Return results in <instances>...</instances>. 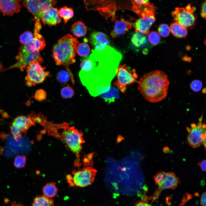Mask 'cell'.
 <instances>
[{"label":"cell","mask_w":206,"mask_h":206,"mask_svg":"<svg viewBox=\"0 0 206 206\" xmlns=\"http://www.w3.org/2000/svg\"><path fill=\"white\" fill-rule=\"evenodd\" d=\"M9 135V133L6 134L3 132H0V138L1 139L2 141L5 140Z\"/></svg>","instance_id":"cell-39"},{"label":"cell","mask_w":206,"mask_h":206,"mask_svg":"<svg viewBox=\"0 0 206 206\" xmlns=\"http://www.w3.org/2000/svg\"><path fill=\"white\" fill-rule=\"evenodd\" d=\"M41 27V25L34 24L33 34L34 38L33 40L29 43L36 50L39 52L43 50L46 45L44 37L39 33Z\"/></svg>","instance_id":"cell-18"},{"label":"cell","mask_w":206,"mask_h":206,"mask_svg":"<svg viewBox=\"0 0 206 206\" xmlns=\"http://www.w3.org/2000/svg\"><path fill=\"white\" fill-rule=\"evenodd\" d=\"M206 193L204 192L202 194L201 199V203L203 206H206Z\"/></svg>","instance_id":"cell-38"},{"label":"cell","mask_w":206,"mask_h":206,"mask_svg":"<svg viewBox=\"0 0 206 206\" xmlns=\"http://www.w3.org/2000/svg\"><path fill=\"white\" fill-rule=\"evenodd\" d=\"M202 92L203 93L205 94L206 92V88H205L202 91Z\"/></svg>","instance_id":"cell-44"},{"label":"cell","mask_w":206,"mask_h":206,"mask_svg":"<svg viewBox=\"0 0 206 206\" xmlns=\"http://www.w3.org/2000/svg\"><path fill=\"white\" fill-rule=\"evenodd\" d=\"M147 206H152L151 205L147 203Z\"/></svg>","instance_id":"cell-45"},{"label":"cell","mask_w":206,"mask_h":206,"mask_svg":"<svg viewBox=\"0 0 206 206\" xmlns=\"http://www.w3.org/2000/svg\"><path fill=\"white\" fill-rule=\"evenodd\" d=\"M5 118H8L10 117L8 114L6 112H4L2 115Z\"/></svg>","instance_id":"cell-42"},{"label":"cell","mask_w":206,"mask_h":206,"mask_svg":"<svg viewBox=\"0 0 206 206\" xmlns=\"http://www.w3.org/2000/svg\"><path fill=\"white\" fill-rule=\"evenodd\" d=\"M54 200L44 195H38L33 199L32 206H54Z\"/></svg>","instance_id":"cell-23"},{"label":"cell","mask_w":206,"mask_h":206,"mask_svg":"<svg viewBox=\"0 0 206 206\" xmlns=\"http://www.w3.org/2000/svg\"><path fill=\"white\" fill-rule=\"evenodd\" d=\"M10 128L15 140L17 141L18 139L22 137L23 134L19 129L16 127L11 126H10Z\"/></svg>","instance_id":"cell-33"},{"label":"cell","mask_w":206,"mask_h":206,"mask_svg":"<svg viewBox=\"0 0 206 206\" xmlns=\"http://www.w3.org/2000/svg\"><path fill=\"white\" fill-rule=\"evenodd\" d=\"M79 43L77 39L70 34L61 38L53 46L52 56L57 65L64 66L69 74L72 84L75 83L73 74L69 68L75 62L77 46Z\"/></svg>","instance_id":"cell-2"},{"label":"cell","mask_w":206,"mask_h":206,"mask_svg":"<svg viewBox=\"0 0 206 206\" xmlns=\"http://www.w3.org/2000/svg\"><path fill=\"white\" fill-rule=\"evenodd\" d=\"M43 24L49 26L55 25L60 23L61 19L58 14L57 8L53 7L47 9L43 13L40 19Z\"/></svg>","instance_id":"cell-15"},{"label":"cell","mask_w":206,"mask_h":206,"mask_svg":"<svg viewBox=\"0 0 206 206\" xmlns=\"http://www.w3.org/2000/svg\"><path fill=\"white\" fill-rule=\"evenodd\" d=\"M206 1H205L202 4L201 15L203 18L206 19Z\"/></svg>","instance_id":"cell-36"},{"label":"cell","mask_w":206,"mask_h":206,"mask_svg":"<svg viewBox=\"0 0 206 206\" xmlns=\"http://www.w3.org/2000/svg\"><path fill=\"white\" fill-rule=\"evenodd\" d=\"M4 148L2 146H0V155H2Z\"/></svg>","instance_id":"cell-41"},{"label":"cell","mask_w":206,"mask_h":206,"mask_svg":"<svg viewBox=\"0 0 206 206\" xmlns=\"http://www.w3.org/2000/svg\"><path fill=\"white\" fill-rule=\"evenodd\" d=\"M57 3L54 0H23V5L34 16L35 20L40 21L41 17L48 8L53 7Z\"/></svg>","instance_id":"cell-10"},{"label":"cell","mask_w":206,"mask_h":206,"mask_svg":"<svg viewBox=\"0 0 206 206\" xmlns=\"http://www.w3.org/2000/svg\"><path fill=\"white\" fill-rule=\"evenodd\" d=\"M96 173V170L91 167H84L74 170L71 175H67L66 179L70 186L83 187L91 185Z\"/></svg>","instance_id":"cell-3"},{"label":"cell","mask_w":206,"mask_h":206,"mask_svg":"<svg viewBox=\"0 0 206 206\" xmlns=\"http://www.w3.org/2000/svg\"><path fill=\"white\" fill-rule=\"evenodd\" d=\"M169 28L171 33L176 37L184 38L187 35V28L177 22L171 23Z\"/></svg>","instance_id":"cell-21"},{"label":"cell","mask_w":206,"mask_h":206,"mask_svg":"<svg viewBox=\"0 0 206 206\" xmlns=\"http://www.w3.org/2000/svg\"><path fill=\"white\" fill-rule=\"evenodd\" d=\"M147 203L143 201H140L137 203L135 206H147Z\"/></svg>","instance_id":"cell-40"},{"label":"cell","mask_w":206,"mask_h":206,"mask_svg":"<svg viewBox=\"0 0 206 206\" xmlns=\"http://www.w3.org/2000/svg\"><path fill=\"white\" fill-rule=\"evenodd\" d=\"M81 70L88 72L91 71L94 67L93 63L89 57L84 59L80 64Z\"/></svg>","instance_id":"cell-26"},{"label":"cell","mask_w":206,"mask_h":206,"mask_svg":"<svg viewBox=\"0 0 206 206\" xmlns=\"http://www.w3.org/2000/svg\"><path fill=\"white\" fill-rule=\"evenodd\" d=\"M159 187L161 190L174 189L179 183V180L176 175L172 172L161 171L154 177Z\"/></svg>","instance_id":"cell-12"},{"label":"cell","mask_w":206,"mask_h":206,"mask_svg":"<svg viewBox=\"0 0 206 206\" xmlns=\"http://www.w3.org/2000/svg\"><path fill=\"white\" fill-rule=\"evenodd\" d=\"M148 39L151 44L155 45L160 42L161 38L159 34L157 32L153 31L149 33Z\"/></svg>","instance_id":"cell-31"},{"label":"cell","mask_w":206,"mask_h":206,"mask_svg":"<svg viewBox=\"0 0 206 206\" xmlns=\"http://www.w3.org/2000/svg\"><path fill=\"white\" fill-rule=\"evenodd\" d=\"M131 40L133 45L137 48L144 47L148 43L146 34L138 31L133 34Z\"/></svg>","instance_id":"cell-19"},{"label":"cell","mask_w":206,"mask_h":206,"mask_svg":"<svg viewBox=\"0 0 206 206\" xmlns=\"http://www.w3.org/2000/svg\"><path fill=\"white\" fill-rule=\"evenodd\" d=\"M137 83L140 93L149 102H159L167 96L170 82L167 75L162 71L156 70L146 73Z\"/></svg>","instance_id":"cell-1"},{"label":"cell","mask_w":206,"mask_h":206,"mask_svg":"<svg viewBox=\"0 0 206 206\" xmlns=\"http://www.w3.org/2000/svg\"><path fill=\"white\" fill-rule=\"evenodd\" d=\"M0 124H1V123H0Z\"/></svg>","instance_id":"cell-46"},{"label":"cell","mask_w":206,"mask_h":206,"mask_svg":"<svg viewBox=\"0 0 206 206\" xmlns=\"http://www.w3.org/2000/svg\"><path fill=\"white\" fill-rule=\"evenodd\" d=\"M60 136L69 148L76 157H79L84 142L82 132L74 127H66L63 128Z\"/></svg>","instance_id":"cell-4"},{"label":"cell","mask_w":206,"mask_h":206,"mask_svg":"<svg viewBox=\"0 0 206 206\" xmlns=\"http://www.w3.org/2000/svg\"><path fill=\"white\" fill-rule=\"evenodd\" d=\"M202 116L199 118L197 124L192 123L191 127H187L188 132L187 141L191 147L196 148L203 144L206 140V125L202 122Z\"/></svg>","instance_id":"cell-6"},{"label":"cell","mask_w":206,"mask_h":206,"mask_svg":"<svg viewBox=\"0 0 206 206\" xmlns=\"http://www.w3.org/2000/svg\"><path fill=\"white\" fill-rule=\"evenodd\" d=\"M89 41L94 49L100 50L109 45L110 41L106 34L101 32H94L90 35Z\"/></svg>","instance_id":"cell-14"},{"label":"cell","mask_w":206,"mask_h":206,"mask_svg":"<svg viewBox=\"0 0 206 206\" xmlns=\"http://www.w3.org/2000/svg\"><path fill=\"white\" fill-rule=\"evenodd\" d=\"M90 52V48L88 44L86 42L79 43L76 50V52L81 57H87Z\"/></svg>","instance_id":"cell-25"},{"label":"cell","mask_w":206,"mask_h":206,"mask_svg":"<svg viewBox=\"0 0 206 206\" xmlns=\"http://www.w3.org/2000/svg\"><path fill=\"white\" fill-rule=\"evenodd\" d=\"M45 67L41 66L37 61L30 63L26 68L25 77L26 85L31 87L43 82L49 76L50 73L46 71Z\"/></svg>","instance_id":"cell-7"},{"label":"cell","mask_w":206,"mask_h":206,"mask_svg":"<svg viewBox=\"0 0 206 206\" xmlns=\"http://www.w3.org/2000/svg\"><path fill=\"white\" fill-rule=\"evenodd\" d=\"M133 23L123 18L116 20L115 22L114 29L110 33L111 36L115 38L125 34L126 31L131 29Z\"/></svg>","instance_id":"cell-16"},{"label":"cell","mask_w":206,"mask_h":206,"mask_svg":"<svg viewBox=\"0 0 206 206\" xmlns=\"http://www.w3.org/2000/svg\"><path fill=\"white\" fill-rule=\"evenodd\" d=\"M27 158L26 156L18 155L14 159V166L18 169H21L25 167Z\"/></svg>","instance_id":"cell-28"},{"label":"cell","mask_w":206,"mask_h":206,"mask_svg":"<svg viewBox=\"0 0 206 206\" xmlns=\"http://www.w3.org/2000/svg\"><path fill=\"white\" fill-rule=\"evenodd\" d=\"M158 31L159 34L164 37L168 36L170 33V30L169 27L167 24H162L158 27Z\"/></svg>","instance_id":"cell-32"},{"label":"cell","mask_w":206,"mask_h":206,"mask_svg":"<svg viewBox=\"0 0 206 206\" xmlns=\"http://www.w3.org/2000/svg\"><path fill=\"white\" fill-rule=\"evenodd\" d=\"M122 137H121V136H119V137H118V138H117V141L118 142H120L121 141L122 139Z\"/></svg>","instance_id":"cell-43"},{"label":"cell","mask_w":206,"mask_h":206,"mask_svg":"<svg viewBox=\"0 0 206 206\" xmlns=\"http://www.w3.org/2000/svg\"><path fill=\"white\" fill-rule=\"evenodd\" d=\"M58 14L60 17L63 19L65 23L72 17L74 15L73 9L66 6L62 7L58 10Z\"/></svg>","instance_id":"cell-24"},{"label":"cell","mask_w":206,"mask_h":206,"mask_svg":"<svg viewBox=\"0 0 206 206\" xmlns=\"http://www.w3.org/2000/svg\"><path fill=\"white\" fill-rule=\"evenodd\" d=\"M58 189L54 182L47 183L43 188V195L49 198L54 197L57 194Z\"/></svg>","instance_id":"cell-22"},{"label":"cell","mask_w":206,"mask_h":206,"mask_svg":"<svg viewBox=\"0 0 206 206\" xmlns=\"http://www.w3.org/2000/svg\"><path fill=\"white\" fill-rule=\"evenodd\" d=\"M34 38L33 34L31 32L26 31L22 34L19 37V41L21 44H25L31 42Z\"/></svg>","instance_id":"cell-27"},{"label":"cell","mask_w":206,"mask_h":206,"mask_svg":"<svg viewBox=\"0 0 206 206\" xmlns=\"http://www.w3.org/2000/svg\"><path fill=\"white\" fill-rule=\"evenodd\" d=\"M57 80L60 82L65 83L67 82L70 78L67 71L64 70L60 71L57 75Z\"/></svg>","instance_id":"cell-30"},{"label":"cell","mask_w":206,"mask_h":206,"mask_svg":"<svg viewBox=\"0 0 206 206\" xmlns=\"http://www.w3.org/2000/svg\"><path fill=\"white\" fill-rule=\"evenodd\" d=\"M19 0H0V11L4 15L12 16L20 11Z\"/></svg>","instance_id":"cell-13"},{"label":"cell","mask_w":206,"mask_h":206,"mask_svg":"<svg viewBox=\"0 0 206 206\" xmlns=\"http://www.w3.org/2000/svg\"><path fill=\"white\" fill-rule=\"evenodd\" d=\"M34 124V122L29 117L23 115L16 117L11 123L12 126L19 129L25 135L29 128Z\"/></svg>","instance_id":"cell-17"},{"label":"cell","mask_w":206,"mask_h":206,"mask_svg":"<svg viewBox=\"0 0 206 206\" xmlns=\"http://www.w3.org/2000/svg\"><path fill=\"white\" fill-rule=\"evenodd\" d=\"M202 87V82L199 80H196L192 81L190 84L191 88L195 92L200 91Z\"/></svg>","instance_id":"cell-34"},{"label":"cell","mask_w":206,"mask_h":206,"mask_svg":"<svg viewBox=\"0 0 206 206\" xmlns=\"http://www.w3.org/2000/svg\"><path fill=\"white\" fill-rule=\"evenodd\" d=\"M194 7L189 4L185 8L176 7L172 13L174 22L185 28H192L195 25L197 16L194 13Z\"/></svg>","instance_id":"cell-8"},{"label":"cell","mask_w":206,"mask_h":206,"mask_svg":"<svg viewBox=\"0 0 206 206\" xmlns=\"http://www.w3.org/2000/svg\"><path fill=\"white\" fill-rule=\"evenodd\" d=\"M87 27L81 21L75 22L72 26L71 31L75 36L81 37L85 36L87 32Z\"/></svg>","instance_id":"cell-20"},{"label":"cell","mask_w":206,"mask_h":206,"mask_svg":"<svg viewBox=\"0 0 206 206\" xmlns=\"http://www.w3.org/2000/svg\"><path fill=\"white\" fill-rule=\"evenodd\" d=\"M206 161L205 159L202 160L198 163V165L201 168V170L205 172L206 170Z\"/></svg>","instance_id":"cell-37"},{"label":"cell","mask_w":206,"mask_h":206,"mask_svg":"<svg viewBox=\"0 0 206 206\" xmlns=\"http://www.w3.org/2000/svg\"><path fill=\"white\" fill-rule=\"evenodd\" d=\"M17 62L11 66L6 69L19 68L21 71L26 69L31 63L36 61L40 64L43 63V60L39 52L37 51H27L19 48L17 55L16 56Z\"/></svg>","instance_id":"cell-11"},{"label":"cell","mask_w":206,"mask_h":206,"mask_svg":"<svg viewBox=\"0 0 206 206\" xmlns=\"http://www.w3.org/2000/svg\"><path fill=\"white\" fill-rule=\"evenodd\" d=\"M74 94L73 89L68 86L63 87L61 92V96L64 98H70L74 96Z\"/></svg>","instance_id":"cell-29"},{"label":"cell","mask_w":206,"mask_h":206,"mask_svg":"<svg viewBox=\"0 0 206 206\" xmlns=\"http://www.w3.org/2000/svg\"><path fill=\"white\" fill-rule=\"evenodd\" d=\"M155 9L154 5L149 6L145 8L139 13L140 17L133 23L135 32L138 31L146 34L149 33V29L155 21L154 14Z\"/></svg>","instance_id":"cell-9"},{"label":"cell","mask_w":206,"mask_h":206,"mask_svg":"<svg viewBox=\"0 0 206 206\" xmlns=\"http://www.w3.org/2000/svg\"><path fill=\"white\" fill-rule=\"evenodd\" d=\"M46 96V92L43 90L40 89L37 90L36 92L34 98L37 100L41 101L45 99Z\"/></svg>","instance_id":"cell-35"},{"label":"cell","mask_w":206,"mask_h":206,"mask_svg":"<svg viewBox=\"0 0 206 206\" xmlns=\"http://www.w3.org/2000/svg\"><path fill=\"white\" fill-rule=\"evenodd\" d=\"M138 75L135 69H131L126 64L120 65L116 71V80L113 85L123 93H124L128 86L138 82Z\"/></svg>","instance_id":"cell-5"}]
</instances>
